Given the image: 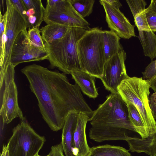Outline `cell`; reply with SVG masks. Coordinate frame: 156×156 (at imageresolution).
I'll use <instances>...</instances> for the list:
<instances>
[{
	"label": "cell",
	"mask_w": 156,
	"mask_h": 156,
	"mask_svg": "<svg viewBox=\"0 0 156 156\" xmlns=\"http://www.w3.org/2000/svg\"><path fill=\"white\" fill-rule=\"evenodd\" d=\"M154 62L155 65V66H156V60H154Z\"/></svg>",
	"instance_id": "cell-38"
},
{
	"label": "cell",
	"mask_w": 156,
	"mask_h": 156,
	"mask_svg": "<svg viewBox=\"0 0 156 156\" xmlns=\"http://www.w3.org/2000/svg\"><path fill=\"white\" fill-rule=\"evenodd\" d=\"M150 5L153 11L156 13V0H151Z\"/></svg>",
	"instance_id": "cell-35"
},
{
	"label": "cell",
	"mask_w": 156,
	"mask_h": 156,
	"mask_svg": "<svg viewBox=\"0 0 156 156\" xmlns=\"http://www.w3.org/2000/svg\"><path fill=\"white\" fill-rule=\"evenodd\" d=\"M21 71L37 99L43 119L52 131L62 129L71 111L92 115L93 111L83 98L79 87L76 83H70L65 73L36 64L25 66Z\"/></svg>",
	"instance_id": "cell-1"
},
{
	"label": "cell",
	"mask_w": 156,
	"mask_h": 156,
	"mask_svg": "<svg viewBox=\"0 0 156 156\" xmlns=\"http://www.w3.org/2000/svg\"><path fill=\"white\" fill-rule=\"evenodd\" d=\"M70 27L56 24H47L40 29L44 44H50L62 38Z\"/></svg>",
	"instance_id": "cell-19"
},
{
	"label": "cell",
	"mask_w": 156,
	"mask_h": 156,
	"mask_svg": "<svg viewBox=\"0 0 156 156\" xmlns=\"http://www.w3.org/2000/svg\"><path fill=\"white\" fill-rule=\"evenodd\" d=\"M48 55L45 49L37 47L31 42L25 30L19 34L14 41L10 63L16 67L23 62L47 59Z\"/></svg>",
	"instance_id": "cell-10"
},
{
	"label": "cell",
	"mask_w": 156,
	"mask_h": 156,
	"mask_svg": "<svg viewBox=\"0 0 156 156\" xmlns=\"http://www.w3.org/2000/svg\"><path fill=\"white\" fill-rule=\"evenodd\" d=\"M144 12L151 30L154 32H156V13L153 11L150 5L145 9Z\"/></svg>",
	"instance_id": "cell-28"
},
{
	"label": "cell",
	"mask_w": 156,
	"mask_h": 156,
	"mask_svg": "<svg viewBox=\"0 0 156 156\" xmlns=\"http://www.w3.org/2000/svg\"><path fill=\"white\" fill-rule=\"evenodd\" d=\"M126 55L123 50L107 60L100 79L105 89L112 93H118L117 88L129 76L127 74L125 61Z\"/></svg>",
	"instance_id": "cell-11"
},
{
	"label": "cell",
	"mask_w": 156,
	"mask_h": 156,
	"mask_svg": "<svg viewBox=\"0 0 156 156\" xmlns=\"http://www.w3.org/2000/svg\"><path fill=\"white\" fill-rule=\"evenodd\" d=\"M10 63L0 75L1 103L0 115L3 124H8L13 119L25 118L18 103V91L14 80L15 68Z\"/></svg>",
	"instance_id": "cell-7"
},
{
	"label": "cell",
	"mask_w": 156,
	"mask_h": 156,
	"mask_svg": "<svg viewBox=\"0 0 156 156\" xmlns=\"http://www.w3.org/2000/svg\"><path fill=\"white\" fill-rule=\"evenodd\" d=\"M70 74L84 94L92 98L98 96V93L94 76L83 71L74 72Z\"/></svg>",
	"instance_id": "cell-17"
},
{
	"label": "cell",
	"mask_w": 156,
	"mask_h": 156,
	"mask_svg": "<svg viewBox=\"0 0 156 156\" xmlns=\"http://www.w3.org/2000/svg\"><path fill=\"white\" fill-rule=\"evenodd\" d=\"M79 113L70 112L67 115L62 128L61 144L65 156H74L73 154V139L77 121Z\"/></svg>",
	"instance_id": "cell-14"
},
{
	"label": "cell",
	"mask_w": 156,
	"mask_h": 156,
	"mask_svg": "<svg viewBox=\"0 0 156 156\" xmlns=\"http://www.w3.org/2000/svg\"><path fill=\"white\" fill-rule=\"evenodd\" d=\"M89 121L91 126H100L109 136L117 135L121 129L135 131L129 118L127 104L118 93L108 96L93 111Z\"/></svg>",
	"instance_id": "cell-3"
},
{
	"label": "cell",
	"mask_w": 156,
	"mask_h": 156,
	"mask_svg": "<svg viewBox=\"0 0 156 156\" xmlns=\"http://www.w3.org/2000/svg\"><path fill=\"white\" fill-rule=\"evenodd\" d=\"M6 10L3 14L5 25L6 41L2 61L0 62V73H3L10 62L12 48L17 37L22 31L27 30V23L10 0H5Z\"/></svg>",
	"instance_id": "cell-9"
},
{
	"label": "cell",
	"mask_w": 156,
	"mask_h": 156,
	"mask_svg": "<svg viewBox=\"0 0 156 156\" xmlns=\"http://www.w3.org/2000/svg\"><path fill=\"white\" fill-rule=\"evenodd\" d=\"M72 6L82 17L89 16L93 11L94 0H69Z\"/></svg>",
	"instance_id": "cell-23"
},
{
	"label": "cell",
	"mask_w": 156,
	"mask_h": 156,
	"mask_svg": "<svg viewBox=\"0 0 156 156\" xmlns=\"http://www.w3.org/2000/svg\"><path fill=\"white\" fill-rule=\"evenodd\" d=\"M128 4L133 17L144 11L147 5L144 0H126Z\"/></svg>",
	"instance_id": "cell-25"
},
{
	"label": "cell",
	"mask_w": 156,
	"mask_h": 156,
	"mask_svg": "<svg viewBox=\"0 0 156 156\" xmlns=\"http://www.w3.org/2000/svg\"><path fill=\"white\" fill-rule=\"evenodd\" d=\"M36 156H41L39 154H38V155H36ZM52 156V153L51 151H50L49 152V154H48L46 156Z\"/></svg>",
	"instance_id": "cell-37"
},
{
	"label": "cell",
	"mask_w": 156,
	"mask_h": 156,
	"mask_svg": "<svg viewBox=\"0 0 156 156\" xmlns=\"http://www.w3.org/2000/svg\"><path fill=\"white\" fill-rule=\"evenodd\" d=\"M138 31L137 37L142 46L144 55L152 61L156 57V35L151 30Z\"/></svg>",
	"instance_id": "cell-21"
},
{
	"label": "cell",
	"mask_w": 156,
	"mask_h": 156,
	"mask_svg": "<svg viewBox=\"0 0 156 156\" xmlns=\"http://www.w3.org/2000/svg\"><path fill=\"white\" fill-rule=\"evenodd\" d=\"M149 104L152 113L156 119V92L152 94L149 98Z\"/></svg>",
	"instance_id": "cell-30"
},
{
	"label": "cell",
	"mask_w": 156,
	"mask_h": 156,
	"mask_svg": "<svg viewBox=\"0 0 156 156\" xmlns=\"http://www.w3.org/2000/svg\"><path fill=\"white\" fill-rule=\"evenodd\" d=\"M0 156H10L8 145L3 146Z\"/></svg>",
	"instance_id": "cell-34"
},
{
	"label": "cell",
	"mask_w": 156,
	"mask_h": 156,
	"mask_svg": "<svg viewBox=\"0 0 156 156\" xmlns=\"http://www.w3.org/2000/svg\"><path fill=\"white\" fill-rule=\"evenodd\" d=\"M126 141L131 152H143L150 156H156V132L152 136L144 139L128 136Z\"/></svg>",
	"instance_id": "cell-15"
},
{
	"label": "cell",
	"mask_w": 156,
	"mask_h": 156,
	"mask_svg": "<svg viewBox=\"0 0 156 156\" xmlns=\"http://www.w3.org/2000/svg\"><path fill=\"white\" fill-rule=\"evenodd\" d=\"M51 151L53 156H65L61 143L52 146Z\"/></svg>",
	"instance_id": "cell-31"
},
{
	"label": "cell",
	"mask_w": 156,
	"mask_h": 156,
	"mask_svg": "<svg viewBox=\"0 0 156 156\" xmlns=\"http://www.w3.org/2000/svg\"><path fill=\"white\" fill-rule=\"evenodd\" d=\"M87 30L70 27L61 39L50 44H44L51 68H57L68 74L83 71L78 54V42Z\"/></svg>",
	"instance_id": "cell-2"
},
{
	"label": "cell",
	"mask_w": 156,
	"mask_h": 156,
	"mask_svg": "<svg viewBox=\"0 0 156 156\" xmlns=\"http://www.w3.org/2000/svg\"><path fill=\"white\" fill-rule=\"evenodd\" d=\"M99 2L105 10L106 21L111 31L123 39L135 37L134 26L119 9L112 7L105 0Z\"/></svg>",
	"instance_id": "cell-12"
},
{
	"label": "cell",
	"mask_w": 156,
	"mask_h": 156,
	"mask_svg": "<svg viewBox=\"0 0 156 156\" xmlns=\"http://www.w3.org/2000/svg\"><path fill=\"white\" fill-rule=\"evenodd\" d=\"M5 25L3 15L1 12L0 14V62L2 61L4 54L5 44Z\"/></svg>",
	"instance_id": "cell-26"
},
{
	"label": "cell",
	"mask_w": 156,
	"mask_h": 156,
	"mask_svg": "<svg viewBox=\"0 0 156 156\" xmlns=\"http://www.w3.org/2000/svg\"><path fill=\"white\" fill-rule=\"evenodd\" d=\"M14 6L26 22L27 28H30V26L27 16V10L22 0H10Z\"/></svg>",
	"instance_id": "cell-29"
},
{
	"label": "cell",
	"mask_w": 156,
	"mask_h": 156,
	"mask_svg": "<svg viewBox=\"0 0 156 156\" xmlns=\"http://www.w3.org/2000/svg\"><path fill=\"white\" fill-rule=\"evenodd\" d=\"M59 0H48L47 1L46 5L49 6H51L56 3H57Z\"/></svg>",
	"instance_id": "cell-36"
},
{
	"label": "cell",
	"mask_w": 156,
	"mask_h": 156,
	"mask_svg": "<svg viewBox=\"0 0 156 156\" xmlns=\"http://www.w3.org/2000/svg\"><path fill=\"white\" fill-rule=\"evenodd\" d=\"M27 33L30 41L34 45L40 48L45 49L39 27H34L29 28Z\"/></svg>",
	"instance_id": "cell-24"
},
{
	"label": "cell",
	"mask_w": 156,
	"mask_h": 156,
	"mask_svg": "<svg viewBox=\"0 0 156 156\" xmlns=\"http://www.w3.org/2000/svg\"><path fill=\"white\" fill-rule=\"evenodd\" d=\"M105 1L112 7L119 9L121 7L122 5L119 1L118 0H105Z\"/></svg>",
	"instance_id": "cell-32"
},
{
	"label": "cell",
	"mask_w": 156,
	"mask_h": 156,
	"mask_svg": "<svg viewBox=\"0 0 156 156\" xmlns=\"http://www.w3.org/2000/svg\"><path fill=\"white\" fill-rule=\"evenodd\" d=\"M129 118L135 131L140 134L141 139L148 137L145 125L141 117L135 107L131 103L127 104Z\"/></svg>",
	"instance_id": "cell-22"
},
{
	"label": "cell",
	"mask_w": 156,
	"mask_h": 156,
	"mask_svg": "<svg viewBox=\"0 0 156 156\" xmlns=\"http://www.w3.org/2000/svg\"><path fill=\"white\" fill-rule=\"evenodd\" d=\"M86 156H131L122 147L108 144L90 147Z\"/></svg>",
	"instance_id": "cell-20"
},
{
	"label": "cell",
	"mask_w": 156,
	"mask_h": 156,
	"mask_svg": "<svg viewBox=\"0 0 156 156\" xmlns=\"http://www.w3.org/2000/svg\"><path fill=\"white\" fill-rule=\"evenodd\" d=\"M12 133L7 144L10 156H36L45 141L44 137L37 133L25 117Z\"/></svg>",
	"instance_id": "cell-6"
},
{
	"label": "cell",
	"mask_w": 156,
	"mask_h": 156,
	"mask_svg": "<svg viewBox=\"0 0 156 156\" xmlns=\"http://www.w3.org/2000/svg\"><path fill=\"white\" fill-rule=\"evenodd\" d=\"M101 37L103 48L106 61L123 50L120 43V38L114 32L110 30H102Z\"/></svg>",
	"instance_id": "cell-18"
},
{
	"label": "cell",
	"mask_w": 156,
	"mask_h": 156,
	"mask_svg": "<svg viewBox=\"0 0 156 156\" xmlns=\"http://www.w3.org/2000/svg\"><path fill=\"white\" fill-rule=\"evenodd\" d=\"M90 117L82 112L78 113L73 139L72 151L74 156H86L89 152L90 147L87 142L86 129Z\"/></svg>",
	"instance_id": "cell-13"
},
{
	"label": "cell",
	"mask_w": 156,
	"mask_h": 156,
	"mask_svg": "<svg viewBox=\"0 0 156 156\" xmlns=\"http://www.w3.org/2000/svg\"><path fill=\"white\" fill-rule=\"evenodd\" d=\"M150 86L149 80L129 76L117 88L118 93L126 104L131 103L138 111L149 137L156 132V121L149 104Z\"/></svg>",
	"instance_id": "cell-4"
},
{
	"label": "cell",
	"mask_w": 156,
	"mask_h": 156,
	"mask_svg": "<svg viewBox=\"0 0 156 156\" xmlns=\"http://www.w3.org/2000/svg\"><path fill=\"white\" fill-rule=\"evenodd\" d=\"M44 21L47 24H56L69 27L89 30V23L79 14L69 0H59L55 5H46Z\"/></svg>",
	"instance_id": "cell-8"
},
{
	"label": "cell",
	"mask_w": 156,
	"mask_h": 156,
	"mask_svg": "<svg viewBox=\"0 0 156 156\" xmlns=\"http://www.w3.org/2000/svg\"><path fill=\"white\" fill-rule=\"evenodd\" d=\"M134 18L135 24L138 30H151L147 22L144 10L137 15Z\"/></svg>",
	"instance_id": "cell-27"
},
{
	"label": "cell",
	"mask_w": 156,
	"mask_h": 156,
	"mask_svg": "<svg viewBox=\"0 0 156 156\" xmlns=\"http://www.w3.org/2000/svg\"><path fill=\"white\" fill-rule=\"evenodd\" d=\"M101 28L87 30L78 42V52L83 71L94 77H101L106 62L103 51Z\"/></svg>",
	"instance_id": "cell-5"
},
{
	"label": "cell",
	"mask_w": 156,
	"mask_h": 156,
	"mask_svg": "<svg viewBox=\"0 0 156 156\" xmlns=\"http://www.w3.org/2000/svg\"><path fill=\"white\" fill-rule=\"evenodd\" d=\"M149 80L150 84V88L152 89L154 92H156V74Z\"/></svg>",
	"instance_id": "cell-33"
},
{
	"label": "cell",
	"mask_w": 156,
	"mask_h": 156,
	"mask_svg": "<svg viewBox=\"0 0 156 156\" xmlns=\"http://www.w3.org/2000/svg\"><path fill=\"white\" fill-rule=\"evenodd\" d=\"M27 10L30 28L39 27L43 21L45 8L41 0H22Z\"/></svg>",
	"instance_id": "cell-16"
}]
</instances>
